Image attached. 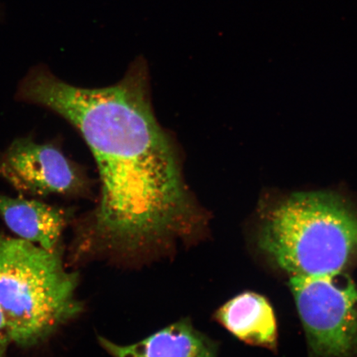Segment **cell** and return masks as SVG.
<instances>
[{
	"label": "cell",
	"mask_w": 357,
	"mask_h": 357,
	"mask_svg": "<svg viewBox=\"0 0 357 357\" xmlns=\"http://www.w3.org/2000/svg\"><path fill=\"white\" fill-rule=\"evenodd\" d=\"M112 357H217L215 345L190 324L181 321L130 345L100 338Z\"/></svg>",
	"instance_id": "obj_8"
},
{
	"label": "cell",
	"mask_w": 357,
	"mask_h": 357,
	"mask_svg": "<svg viewBox=\"0 0 357 357\" xmlns=\"http://www.w3.org/2000/svg\"><path fill=\"white\" fill-rule=\"evenodd\" d=\"M0 218L22 240L46 249L59 248L70 213L37 199L0 194Z\"/></svg>",
	"instance_id": "obj_7"
},
{
	"label": "cell",
	"mask_w": 357,
	"mask_h": 357,
	"mask_svg": "<svg viewBox=\"0 0 357 357\" xmlns=\"http://www.w3.org/2000/svg\"><path fill=\"white\" fill-rule=\"evenodd\" d=\"M0 176L20 194L79 197L89 192L82 167L67 158L59 147L20 137L0 153Z\"/></svg>",
	"instance_id": "obj_5"
},
{
	"label": "cell",
	"mask_w": 357,
	"mask_h": 357,
	"mask_svg": "<svg viewBox=\"0 0 357 357\" xmlns=\"http://www.w3.org/2000/svg\"><path fill=\"white\" fill-rule=\"evenodd\" d=\"M259 261L290 278L347 275L357 266V201L333 191L266 198L249 235Z\"/></svg>",
	"instance_id": "obj_2"
},
{
	"label": "cell",
	"mask_w": 357,
	"mask_h": 357,
	"mask_svg": "<svg viewBox=\"0 0 357 357\" xmlns=\"http://www.w3.org/2000/svg\"><path fill=\"white\" fill-rule=\"evenodd\" d=\"M11 344L4 325L1 311H0V357H8V347Z\"/></svg>",
	"instance_id": "obj_9"
},
{
	"label": "cell",
	"mask_w": 357,
	"mask_h": 357,
	"mask_svg": "<svg viewBox=\"0 0 357 357\" xmlns=\"http://www.w3.org/2000/svg\"><path fill=\"white\" fill-rule=\"evenodd\" d=\"M77 284L60 248L0 234V311L11 344L37 347L77 317Z\"/></svg>",
	"instance_id": "obj_3"
},
{
	"label": "cell",
	"mask_w": 357,
	"mask_h": 357,
	"mask_svg": "<svg viewBox=\"0 0 357 357\" xmlns=\"http://www.w3.org/2000/svg\"><path fill=\"white\" fill-rule=\"evenodd\" d=\"M215 318L245 344L278 351V319L270 301L261 294L252 291L238 294L218 309Z\"/></svg>",
	"instance_id": "obj_6"
},
{
	"label": "cell",
	"mask_w": 357,
	"mask_h": 357,
	"mask_svg": "<svg viewBox=\"0 0 357 357\" xmlns=\"http://www.w3.org/2000/svg\"><path fill=\"white\" fill-rule=\"evenodd\" d=\"M149 79L141 58L118 83L95 89L73 86L38 66L21 80L15 95L77 129L95 158L101 183L89 234L127 252L190 238L207 225L206 214L186 185L177 146L156 120Z\"/></svg>",
	"instance_id": "obj_1"
},
{
	"label": "cell",
	"mask_w": 357,
	"mask_h": 357,
	"mask_svg": "<svg viewBox=\"0 0 357 357\" xmlns=\"http://www.w3.org/2000/svg\"><path fill=\"white\" fill-rule=\"evenodd\" d=\"M310 357H357V285L349 274L290 278Z\"/></svg>",
	"instance_id": "obj_4"
}]
</instances>
